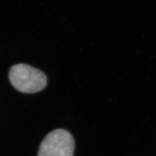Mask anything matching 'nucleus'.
<instances>
[{"label": "nucleus", "instance_id": "f257e3e1", "mask_svg": "<svg viewBox=\"0 0 156 156\" xmlns=\"http://www.w3.org/2000/svg\"><path fill=\"white\" fill-rule=\"evenodd\" d=\"M9 76L12 86L23 93H35L47 85V77L44 73L23 63L12 66Z\"/></svg>", "mask_w": 156, "mask_h": 156}, {"label": "nucleus", "instance_id": "f03ea898", "mask_svg": "<svg viewBox=\"0 0 156 156\" xmlns=\"http://www.w3.org/2000/svg\"><path fill=\"white\" fill-rule=\"evenodd\" d=\"M75 144L72 135L62 129H55L43 139L38 156H73Z\"/></svg>", "mask_w": 156, "mask_h": 156}]
</instances>
